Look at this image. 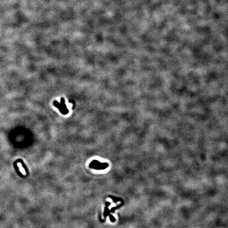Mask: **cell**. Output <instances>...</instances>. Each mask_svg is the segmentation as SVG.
Returning a JSON list of instances; mask_svg holds the SVG:
<instances>
[{"mask_svg": "<svg viewBox=\"0 0 228 228\" xmlns=\"http://www.w3.org/2000/svg\"><path fill=\"white\" fill-rule=\"evenodd\" d=\"M54 103L60 106H56V107H57L60 109L61 112L63 114H66V113H68V110H67V109L66 108V106H65V105L64 104V100H63V101H62L61 104L58 103L57 102H56V101H55V102H54Z\"/></svg>", "mask_w": 228, "mask_h": 228, "instance_id": "1", "label": "cell"}]
</instances>
